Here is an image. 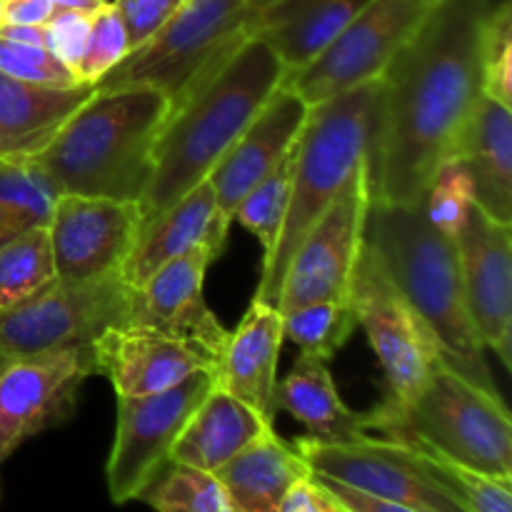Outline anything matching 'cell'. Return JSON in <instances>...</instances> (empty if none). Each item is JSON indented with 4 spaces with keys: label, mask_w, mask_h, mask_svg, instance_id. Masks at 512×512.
<instances>
[{
    "label": "cell",
    "mask_w": 512,
    "mask_h": 512,
    "mask_svg": "<svg viewBox=\"0 0 512 512\" xmlns=\"http://www.w3.org/2000/svg\"><path fill=\"white\" fill-rule=\"evenodd\" d=\"M230 220L220 215L210 180L195 185L178 203L165 208L145 225L123 265V280L130 288L143 285L155 270L170 260L205 248L218 258L228 240Z\"/></svg>",
    "instance_id": "obj_20"
},
{
    "label": "cell",
    "mask_w": 512,
    "mask_h": 512,
    "mask_svg": "<svg viewBox=\"0 0 512 512\" xmlns=\"http://www.w3.org/2000/svg\"><path fill=\"white\" fill-rule=\"evenodd\" d=\"M370 430L410 448L430 450L478 473L512 480V420L500 395L485 393L438 360L428 383L400 408L380 403Z\"/></svg>",
    "instance_id": "obj_6"
},
{
    "label": "cell",
    "mask_w": 512,
    "mask_h": 512,
    "mask_svg": "<svg viewBox=\"0 0 512 512\" xmlns=\"http://www.w3.org/2000/svg\"><path fill=\"white\" fill-rule=\"evenodd\" d=\"M183 3L185 0H113L128 33L130 50L153 38Z\"/></svg>",
    "instance_id": "obj_39"
},
{
    "label": "cell",
    "mask_w": 512,
    "mask_h": 512,
    "mask_svg": "<svg viewBox=\"0 0 512 512\" xmlns=\"http://www.w3.org/2000/svg\"><path fill=\"white\" fill-rule=\"evenodd\" d=\"M455 243L475 333L512 368V225L473 205Z\"/></svg>",
    "instance_id": "obj_16"
},
{
    "label": "cell",
    "mask_w": 512,
    "mask_h": 512,
    "mask_svg": "<svg viewBox=\"0 0 512 512\" xmlns=\"http://www.w3.org/2000/svg\"><path fill=\"white\" fill-rule=\"evenodd\" d=\"M370 0H273L255 18V33L283 60L285 73L318 58Z\"/></svg>",
    "instance_id": "obj_24"
},
{
    "label": "cell",
    "mask_w": 512,
    "mask_h": 512,
    "mask_svg": "<svg viewBox=\"0 0 512 512\" xmlns=\"http://www.w3.org/2000/svg\"><path fill=\"white\" fill-rule=\"evenodd\" d=\"M130 285L123 275L55 280L33 298L0 308V368L13 360L90 350L113 325L128 320Z\"/></svg>",
    "instance_id": "obj_8"
},
{
    "label": "cell",
    "mask_w": 512,
    "mask_h": 512,
    "mask_svg": "<svg viewBox=\"0 0 512 512\" xmlns=\"http://www.w3.org/2000/svg\"><path fill=\"white\" fill-rule=\"evenodd\" d=\"M275 410L293 415L308 438L320 443H350L368 438V413H355L333 383V375L325 360L313 355H298L290 373L275 383Z\"/></svg>",
    "instance_id": "obj_25"
},
{
    "label": "cell",
    "mask_w": 512,
    "mask_h": 512,
    "mask_svg": "<svg viewBox=\"0 0 512 512\" xmlns=\"http://www.w3.org/2000/svg\"><path fill=\"white\" fill-rule=\"evenodd\" d=\"M283 78L285 65L278 53L263 38L250 35L170 105L155 140L153 175L140 200V225L208 180Z\"/></svg>",
    "instance_id": "obj_2"
},
{
    "label": "cell",
    "mask_w": 512,
    "mask_h": 512,
    "mask_svg": "<svg viewBox=\"0 0 512 512\" xmlns=\"http://www.w3.org/2000/svg\"><path fill=\"white\" fill-rule=\"evenodd\" d=\"M308 113L310 105L298 93L280 85L253 123L230 145L208 175L215 203L225 220L233 223L240 200L293 153Z\"/></svg>",
    "instance_id": "obj_19"
},
{
    "label": "cell",
    "mask_w": 512,
    "mask_h": 512,
    "mask_svg": "<svg viewBox=\"0 0 512 512\" xmlns=\"http://www.w3.org/2000/svg\"><path fill=\"white\" fill-rule=\"evenodd\" d=\"M140 223L143 210L133 200L58 195L48 225L58 280H98L123 273Z\"/></svg>",
    "instance_id": "obj_14"
},
{
    "label": "cell",
    "mask_w": 512,
    "mask_h": 512,
    "mask_svg": "<svg viewBox=\"0 0 512 512\" xmlns=\"http://www.w3.org/2000/svg\"><path fill=\"white\" fill-rule=\"evenodd\" d=\"M293 153L268 175L260 180L235 210L233 220L248 228L263 245V260L273 253L278 243L280 228H283L285 210L290 200V180H293Z\"/></svg>",
    "instance_id": "obj_32"
},
{
    "label": "cell",
    "mask_w": 512,
    "mask_h": 512,
    "mask_svg": "<svg viewBox=\"0 0 512 512\" xmlns=\"http://www.w3.org/2000/svg\"><path fill=\"white\" fill-rule=\"evenodd\" d=\"M368 205V168L363 165L300 240L280 288V313L310 303L350 298L353 270L365 243Z\"/></svg>",
    "instance_id": "obj_13"
},
{
    "label": "cell",
    "mask_w": 512,
    "mask_h": 512,
    "mask_svg": "<svg viewBox=\"0 0 512 512\" xmlns=\"http://www.w3.org/2000/svg\"><path fill=\"white\" fill-rule=\"evenodd\" d=\"M433 3L435 0H370L318 58L305 68L285 73L283 85L313 108L380 78Z\"/></svg>",
    "instance_id": "obj_12"
},
{
    "label": "cell",
    "mask_w": 512,
    "mask_h": 512,
    "mask_svg": "<svg viewBox=\"0 0 512 512\" xmlns=\"http://www.w3.org/2000/svg\"><path fill=\"white\" fill-rule=\"evenodd\" d=\"M213 260L210 250L198 248L155 270L143 285L130 288L125 323L200 345L218 363L228 330L220 325L203 295L205 270Z\"/></svg>",
    "instance_id": "obj_17"
},
{
    "label": "cell",
    "mask_w": 512,
    "mask_h": 512,
    "mask_svg": "<svg viewBox=\"0 0 512 512\" xmlns=\"http://www.w3.org/2000/svg\"><path fill=\"white\" fill-rule=\"evenodd\" d=\"M315 480L333 495L335 503L340 505L343 512H420L415 508H408V505H400L393 503V500H385L378 498V495H368L363 493V490H355L350 488V485L338 483V480L323 478V475H315Z\"/></svg>",
    "instance_id": "obj_41"
},
{
    "label": "cell",
    "mask_w": 512,
    "mask_h": 512,
    "mask_svg": "<svg viewBox=\"0 0 512 512\" xmlns=\"http://www.w3.org/2000/svg\"><path fill=\"white\" fill-rule=\"evenodd\" d=\"M140 500L155 512H235L215 473L168 463Z\"/></svg>",
    "instance_id": "obj_31"
},
{
    "label": "cell",
    "mask_w": 512,
    "mask_h": 512,
    "mask_svg": "<svg viewBox=\"0 0 512 512\" xmlns=\"http://www.w3.org/2000/svg\"><path fill=\"white\" fill-rule=\"evenodd\" d=\"M453 158L473 178L475 205L488 218L512 225V108L483 95L460 135Z\"/></svg>",
    "instance_id": "obj_23"
},
{
    "label": "cell",
    "mask_w": 512,
    "mask_h": 512,
    "mask_svg": "<svg viewBox=\"0 0 512 512\" xmlns=\"http://www.w3.org/2000/svg\"><path fill=\"white\" fill-rule=\"evenodd\" d=\"M53 10L50 0H0V25H43Z\"/></svg>",
    "instance_id": "obj_42"
},
{
    "label": "cell",
    "mask_w": 512,
    "mask_h": 512,
    "mask_svg": "<svg viewBox=\"0 0 512 512\" xmlns=\"http://www.w3.org/2000/svg\"><path fill=\"white\" fill-rule=\"evenodd\" d=\"M90 355L93 370L110 380L118 398L160 393L215 368V358L200 345L128 323L105 330L90 345Z\"/></svg>",
    "instance_id": "obj_18"
},
{
    "label": "cell",
    "mask_w": 512,
    "mask_h": 512,
    "mask_svg": "<svg viewBox=\"0 0 512 512\" xmlns=\"http://www.w3.org/2000/svg\"><path fill=\"white\" fill-rule=\"evenodd\" d=\"M265 430H273V423L260 418L253 408L240 403L223 388L213 385V390L205 395L203 403L185 423L178 443L173 445L170 463L215 473L245 445L260 438Z\"/></svg>",
    "instance_id": "obj_26"
},
{
    "label": "cell",
    "mask_w": 512,
    "mask_h": 512,
    "mask_svg": "<svg viewBox=\"0 0 512 512\" xmlns=\"http://www.w3.org/2000/svg\"><path fill=\"white\" fill-rule=\"evenodd\" d=\"M168 113L170 100L155 88L95 90L33 160L60 195L140 203Z\"/></svg>",
    "instance_id": "obj_4"
},
{
    "label": "cell",
    "mask_w": 512,
    "mask_h": 512,
    "mask_svg": "<svg viewBox=\"0 0 512 512\" xmlns=\"http://www.w3.org/2000/svg\"><path fill=\"white\" fill-rule=\"evenodd\" d=\"M283 348V315L278 308L253 300L238 328L228 333L215 363V385L275 423V383Z\"/></svg>",
    "instance_id": "obj_21"
},
{
    "label": "cell",
    "mask_w": 512,
    "mask_h": 512,
    "mask_svg": "<svg viewBox=\"0 0 512 512\" xmlns=\"http://www.w3.org/2000/svg\"><path fill=\"white\" fill-rule=\"evenodd\" d=\"M498 0H435L380 75L368 155L370 198L420 203L443 160L453 158L483 90L485 25Z\"/></svg>",
    "instance_id": "obj_1"
},
{
    "label": "cell",
    "mask_w": 512,
    "mask_h": 512,
    "mask_svg": "<svg viewBox=\"0 0 512 512\" xmlns=\"http://www.w3.org/2000/svg\"><path fill=\"white\" fill-rule=\"evenodd\" d=\"M90 20H93L90 13L55 8L53 15L43 23V45L65 68L73 70L75 78H78V68L83 63L85 45H88Z\"/></svg>",
    "instance_id": "obj_38"
},
{
    "label": "cell",
    "mask_w": 512,
    "mask_h": 512,
    "mask_svg": "<svg viewBox=\"0 0 512 512\" xmlns=\"http://www.w3.org/2000/svg\"><path fill=\"white\" fill-rule=\"evenodd\" d=\"M380 105V78L310 108L293 155V180L283 228L263 260L258 303L278 308L285 273L300 240L333 205L343 185L368 165Z\"/></svg>",
    "instance_id": "obj_5"
},
{
    "label": "cell",
    "mask_w": 512,
    "mask_h": 512,
    "mask_svg": "<svg viewBox=\"0 0 512 512\" xmlns=\"http://www.w3.org/2000/svg\"><path fill=\"white\" fill-rule=\"evenodd\" d=\"M58 190L35 160H0V248L35 228H48Z\"/></svg>",
    "instance_id": "obj_28"
},
{
    "label": "cell",
    "mask_w": 512,
    "mask_h": 512,
    "mask_svg": "<svg viewBox=\"0 0 512 512\" xmlns=\"http://www.w3.org/2000/svg\"><path fill=\"white\" fill-rule=\"evenodd\" d=\"M280 315H283V340L298 345L303 355H313L325 363L333 360V355L358 328L350 298L310 303Z\"/></svg>",
    "instance_id": "obj_30"
},
{
    "label": "cell",
    "mask_w": 512,
    "mask_h": 512,
    "mask_svg": "<svg viewBox=\"0 0 512 512\" xmlns=\"http://www.w3.org/2000/svg\"><path fill=\"white\" fill-rule=\"evenodd\" d=\"M255 0H185L143 45L130 50L95 90L145 85L178 103L218 60L255 33Z\"/></svg>",
    "instance_id": "obj_7"
},
{
    "label": "cell",
    "mask_w": 512,
    "mask_h": 512,
    "mask_svg": "<svg viewBox=\"0 0 512 512\" xmlns=\"http://www.w3.org/2000/svg\"><path fill=\"white\" fill-rule=\"evenodd\" d=\"M423 210L440 233L455 238L475 205V188L468 168L460 158H448L438 165L423 195Z\"/></svg>",
    "instance_id": "obj_33"
},
{
    "label": "cell",
    "mask_w": 512,
    "mask_h": 512,
    "mask_svg": "<svg viewBox=\"0 0 512 512\" xmlns=\"http://www.w3.org/2000/svg\"><path fill=\"white\" fill-rule=\"evenodd\" d=\"M90 350L13 360L0 368V465L43 430L65 423L93 375Z\"/></svg>",
    "instance_id": "obj_15"
},
{
    "label": "cell",
    "mask_w": 512,
    "mask_h": 512,
    "mask_svg": "<svg viewBox=\"0 0 512 512\" xmlns=\"http://www.w3.org/2000/svg\"><path fill=\"white\" fill-rule=\"evenodd\" d=\"M483 90L500 103H512V3L498 0L485 25Z\"/></svg>",
    "instance_id": "obj_34"
},
{
    "label": "cell",
    "mask_w": 512,
    "mask_h": 512,
    "mask_svg": "<svg viewBox=\"0 0 512 512\" xmlns=\"http://www.w3.org/2000/svg\"><path fill=\"white\" fill-rule=\"evenodd\" d=\"M53 245L48 228H35L0 248V308H10L53 285Z\"/></svg>",
    "instance_id": "obj_29"
},
{
    "label": "cell",
    "mask_w": 512,
    "mask_h": 512,
    "mask_svg": "<svg viewBox=\"0 0 512 512\" xmlns=\"http://www.w3.org/2000/svg\"><path fill=\"white\" fill-rule=\"evenodd\" d=\"M420 453H425L438 465L440 473L450 480V485L460 495L468 512H512V480H500L493 478V475L478 473V470L465 468V465L453 463L448 458H440L430 450H420Z\"/></svg>",
    "instance_id": "obj_36"
},
{
    "label": "cell",
    "mask_w": 512,
    "mask_h": 512,
    "mask_svg": "<svg viewBox=\"0 0 512 512\" xmlns=\"http://www.w3.org/2000/svg\"><path fill=\"white\" fill-rule=\"evenodd\" d=\"M293 448L310 473L368 495L420 512H468L438 465L410 445L370 435L350 443H320L305 435L293 440Z\"/></svg>",
    "instance_id": "obj_9"
},
{
    "label": "cell",
    "mask_w": 512,
    "mask_h": 512,
    "mask_svg": "<svg viewBox=\"0 0 512 512\" xmlns=\"http://www.w3.org/2000/svg\"><path fill=\"white\" fill-rule=\"evenodd\" d=\"M278 512H343L333 495L315 480V475L295 480L280 500Z\"/></svg>",
    "instance_id": "obj_40"
},
{
    "label": "cell",
    "mask_w": 512,
    "mask_h": 512,
    "mask_svg": "<svg viewBox=\"0 0 512 512\" xmlns=\"http://www.w3.org/2000/svg\"><path fill=\"white\" fill-rule=\"evenodd\" d=\"M310 475L293 443H285L273 430L245 445L238 455L215 470L235 512H278L280 500L295 480Z\"/></svg>",
    "instance_id": "obj_27"
},
{
    "label": "cell",
    "mask_w": 512,
    "mask_h": 512,
    "mask_svg": "<svg viewBox=\"0 0 512 512\" xmlns=\"http://www.w3.org/2000/svg\"><path fill=\"white\" fill-rule=\"evenodd\" d=\"M0 73L28 83L70 85L80 83L70 68H65L48 48L0 38Z\"/></svg>",
    "instance_id": "obj_37"
},
{
    "label": "cell",
    "mask_w": 512,
    "mask_h": 512,
    "mask_svg": "<svg viewBox=\"0 0 512 512\" xmlns=\"http://www.w3.org/2000/svg\"><path fill=\"white\" fill-rule=\"evenodd\" d=\"M93 93V83H28L0 73V160L43 153Z\"/></svg>",
    "instance_id": "obj_22"
},
{
    "label": "cell",
    "mask_w": 512,
    "mask_h": 512,
    "mask_svg": "<svg viewBox=\"0 0 512 512\" xmlns=\"http://www.w3.org/2000/svg\"><path fill=\"white\" fill-rule=\"evenodd\" d=\"M350 305L383 368V405H408L428 383L440 355L425 325L398 293L368 243H363L355 263Z\"/></svg>",
    "instance_id": "obj_10"
},
{
    "label": "cell",
    "mask_w": 512,
    "mask_h": 512,
    "mask_svg": "<svg viewBox=\"0 0 512 512\" xmlns=\"http://www.w3.org/2000/svg\"><path fill=\"white\" fill-rule=\"evenodd\" d=\"M213 385L215 373L210 368L160 393L118 398V428L105 463L108 495L115 505L140 500L163 473L185 423Z\"/></svg>",
    "instance_id": "obj_11"
},
{
    "label": "cell",
    "mask_w": 512,
    "mask_h": 512,
    "mask_svg": "<svg viewBox=\"0 0 512 512\" xmlns=\"http://www.w3.org/2000/svg\"><path fill=\"white\" fill-rule=\"evenodd\" d=\"M365 243L425 325L440 360L485 393L500 395L470 320L455 238L430 223L423 203L370 198Z\"/></svg>",
    "instance_id": "obj_3"
},
{
    "label": "cell",
    "mask_w": 512,
    "mask_h": 512,
    "mask_svg": "<svg viewBox=\"0 0 512 512\" xmlns=\"http://www.w3.org/2000/svg\"><path fill=\"white\" fill-rule=\"evenodd\" d=\"M55 8H63V10H80V13H98L108 0H50Z\"/></svg>",
    "instance_id": "obj_43"
},
{
    "label": "cell",
    "mask_w": 512,
    "mask_h": 512,
    "mask_svg": "<svg viewBox=\"0 0 512 512\" xmlns=\"http://www.w3.org/2000/svg\"><path fill=\"white\" fill-rule=\"evenodd\" d=\"M130 53V40L125 25L115 10L113 0L103 5L90 20L88 45H85L83 63L78 68L80 83H98L110 68L120 63Z\"/></svg>",
    "instance_id": "obj_35"
}]
</instances>
